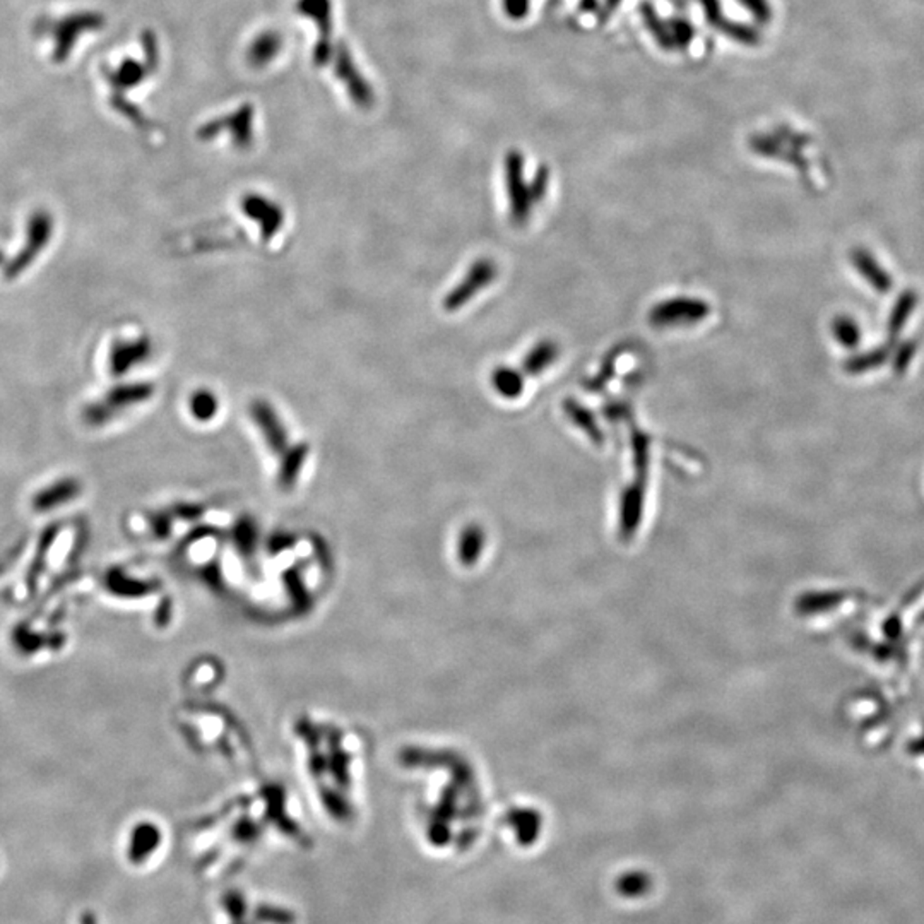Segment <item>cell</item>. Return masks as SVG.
<instances>
[{
	"label": "cell",
	"instance_id": "1",
	"mask_svg": "<svg viewBox=\"0 0 924 924\" xmlns=\"http://www.w3.org/2000/svg\"><path fill=\"white\" fill-rule=\"evenodd\" d=\"M297 758L317 793L322 810L337 823L355 819L351 794L364 767V742L351 727L304 714L291 731Z\"/></svg>",
	"mask_w": 924,
	"mask_h": 924
},
{
	"label": "cell",
	"instance_id": "2",
	"mask_svg": "<svg viewBox=\"0 0 924 924\" xmlns=\"http://www.w3.org/2000/svg\"><path fill=\"white\" fill-rule=\"evenodd\" d=\"M105 19L100 13L86 9H63L40 15L34 23V38L44 48L45 57L53 65H65L74 57L86 38L103 30Z\"/></svg>",
	"mask_w": 924,
	"mask_h": 924
},
{
	"label": "cell",
	"instance_id": "3",
	"mask_svg": "<svg viewBox=\"0 0 924 924\" xmlns=\"http://www.w3.org/2000/svg\"><path fill=\"white\" fill-rule=\"evenodd\" d=\"M154 393H156V385L148 380L119 384V385L112 387L103 395V399L90 403L83 410V420H84V423L96 426V428L105 426L112 420H115L122 411L150 401Z\"/></svg>",
	"mask_w": 924,
	"mask_h": 924
},
{
	"label": "cell",
	"instance_id": "4",
	"mask_svg": "<svg viewBox=\"0 0 924 924\" xmlns=\"http://www.w3.org/2000/svg\"><path fill=\"white\" fill-rule=\"evenodd\" d=\"M53 235V218L45 209H38L33 212L26 225V240L23 243V248L17 252L15 258L5 262L4 277L7 281H13L19 277L26 269H30L33 262L44 252L46 245L52 240Z\"/></svg>",
	"mask_w": 924,
	"mask_h": 924
},
{
	"label": "cell",
	"instance_id": "5",
	"mask_svg": "<svg viewBox=\"0 0 924 924\" xmlns=\"http://www.w3.org/2000/svg\"><path fill=\"white\" fill-rule=\"evenodd\" d=\"M497 264L491 258H478L471 264L468 273L462 276V279L443 297V310L445 312H457L462 306L470 304L471 300L481 293L483 289L491 285L497 279Z\"/></svg>",
	"mask_w": 924,
	"mask_h": 924
},
{
	"label": "cell",
	"instance_id": "6",
	"mask_svg": "<svg viewBox=\"0 0 924 924\" xmlns=\"http://www.w3.org/2000/svg\"><path fill=\"white\" fill-rule=\"evenodd\" d=\"M227 131L238 150H248L254 141V106L245 103L233 113L204 123L199 127L198 137L200 141H212Z\"/></svg>",
	"mask_w": 924,
	"mask_h": 924
},
{
	"label": "cell",
	"instance_id": "7",
	"mask_svg": "<svg viewBox=\"0 0 924 924\" xmlns=\"http://www.w3.org/2000/svg\"><path fill=\"white\" fill-rule=\"evenodd\" d=\"M297 11L312 19L318 28V40L312 61L317 67H324L333 61V0H297Z\"/></svg>",
	"mask_w": 924,
	"mask_h": 924
},
{
	"label": "cell",
	"instance_id": "8",
	"mask_svg": "<svg viewBox=\"0 0 924 924\" xmlns=\"http://www.w3.org/2000/svg\"><path fill=\"white\" fill-rule=\"evenodd\" d=\"M334 74L345 84L349 98L355 105L362 108H370L375 103V92L372 84L362 76L356 63L353 61V55L349 52L348 45L345 42H339L334 46Z\"/></svg>",
	"mask_w": 924,
	"mask_h": 924
},
{
	"label": "cell",
	"instance_id": "9",
	"mask_svg": "<svg viewBox=\"0 0 924 924\" xmlns=\"http://www.w3.org/2000/svg\"><path fill=\"white\" fill-rule=\"evenodd\" d=\"M505 182L512 219L517 225H522L530 216L534 200L530 198V185L524 180V156L519 151H511L505 156Z\"/></svg>",
	"mask_w": 924,
	"mask_h": 924
},
{
	"label": "cell",
	"instance_id": "10",
	"mask_svg": "<svg viewBox=\"0 0 924 924\" xmlns=\"http://www.w3.org/2000/svg\"><path fill=\"white\" fill-rule=\"evenodd\" d=\"M152 341L148 336L117 339L108 351V372L113 377H125L132 368L146 364L152 355Z\"/></svg>",
	"mask_w": 924,
	"mask_h": 924
},
{
	"label": "cell",
	"instance_id": "11",
	"mask_svg": "<svg viewBox=\"0 0 924 924\" xmlns=\"http://www.w3.org/2000/svg\"><path fill=\"white\" fill-rule=\"evenodd\" d=\"M240 209L250 221L258 225L260 238L264 242H271L285 225L283 208L266 196L245 194L240 200Z\"/></svg>",
	"mask_w": 924,
	"mask_h": 924
},
{
	"label": "cell",
	"instance_id": "12",
	"mask_svg": "<svg viewBox=\"0 0 924 924\" xmlns=\"http://www.w3.org/2000/svg\"><path fill=\"white\" fill-rule=\"evenodd\" d=\"M248 413L271 454H281L289 445V433L273 404L256 399L250 403Z\"/></svg>",
	"mask_w": 924,
	"mask_h": 924
},
{
	"label": "cell",
	"instance_id": "13",
	"mask_svg": "<svg viewBox=\"0 0 924 924\" xmlns=\"http://www.w3.org/2000/svg\"><path fill=\"white\" fill-rule=\"evenodd\" d=\"M709 306L702 300H692V298H676L667 300L665 304L656 305L652 308V326L666 327V326H680V324H692L698 322L707 316Z\"/></svg>",
	"mask_w": 924,
	"mask_h": 924
},
{
	"label": "cell",
	"instance_id": "14",
	"mask_svg": "<svg viewBox=\"0 0 924 924\" xmlns=\"http://www.w3.org/2000/svg\"><path fill=\"white\" fill-rule=\"evenodd\" d=\"M308 455H310V445L306 442L289 443L288 447L279 454V468L276 474V483L283 491H291L295 486L298 485Z\"/></svg>",
	"mask_w": 924,
	"mask_h": 924
},
{
	"label": "cell",
	"instance_id": "15",
	"mask_svg": "<svg viewBox=\"0 0 924 924\" xmlns=\"http://www.w3.org/2000/svg\"><path fill=\"white\" fill-rule=\"evenodd\" d=\"M161 844V832L152 823H141L132 831L129 842V860L134 864H142L150 860Z\"/></svg>",
	"mask_w": 924,
	"mask_h": 924
},
{
	"label": "cell",
	"instance_id": "16",
	"mask_svg": "<svg viewBox=\"0 0 924 924\" xmlns=\"http://www.w3.org/2000/svg\"><path fill=\"white\" fill-rule=\"evenodd\" d=\"M283 48V36L277 31H264L247 50V61L252 67H264L277 57Z\"/></svg>",
	"mask_w": 924,
	"mask_h": 924
},
{
	"label": "cell",
	"instance_id": "17",
	"mask_svg": "<svg viewBox=\"0 0 924 924\" xmlns=\"http://www.w3.org/2000/svg\"><path fill=\"white\" fill-rule=\"evenodd\" d=\"M79 493V483L74 478H65L55 485L48 486L44 491H40L34 499V507L38 511H48L59 505L62 501H71Z\"/></svg>",
	"mask_w": 924,
	"mask_h": 924
},
{
	"label": "cell",
	"instance_id": "18",
	"mask_svg": "<svg viewBox=\"0 0 924 924\" xmlns=\"http://www.w3.org/2000/svg\"><path fill=\"white\" fill-rule=\"evenodd\" d=\"M491 385L503 399H517L524 391V379L519 370L499 366L491 374Z\"/></svg>",
	"mask_w": 924,
	"mask_h": 924
},
{
	"label": "cell",
	"instance_id": "19",
	"mask_svg": "<svg viewBox=\"0 0 924 924\" xmlns=\"http://www.w3.org/2000/svg\"><path fill=\"white\" fill-rule=\"evenodd\" d=\"M219 411V401L209 389H198L189 397V413L198 422H211Z\"/></svg>",
	"mask_w": 924,
	"mask_h": 924
},
{
	"label": "cell",
	"instance_id": "20",
	"mask_svg": "<svg viewBox=\"0 0 924 924\" xmlns=\"http://www.w3.org/2000/svg\"><path fill=\"white\" fill-rule=\"evenodd\" d=\"M640 15H642V21L646 23L647 30L651 31L652 36L656 38L657 45L663 46L665 50L675 48L673 42H671V36H669V31H667L666 21H663L659 17L651 2L640 4Z\"/></svg>",
	"mask_w": 924,
	"mask_h": 924
},
{
	"label": "cell",
	"instance_id": "21",
	"mask_svg": "<svg viewBox=\"0 0 924 924\" xmlns=\"http://www.w3.org/2000/svg\"><path fill=\"white\" fill-rule=\"evenodd\" d=\"M557 358V346L550 341L540 343L536 348L530 349L524 360V372L530 375H540L545 372L546 366L555 362Z\"/></svg>",
	"mask_w": 924,
	"mask_h": 924
},
{
	"label": "cell",
	"instance_id": "22",
	"mask_svg": "<svg viewBox=\"0 0 924 924\" xmlns=\"http://www.w3.org/2000/svg\"><path fill=\"white\" fill-rule=\"evenodd\" d=\"M666 24L673 46L686 48L692 44L695 31L688 19H685L682 15H673L669 21H666Z\"/></svg>",
	"mask_w": 924,
	"mask_h": 924
},
{
	"label": "cell",
	"instance_id": "23",
	"mask_svg": "<svg viewBox=\"0 0 924 924\" xmlns=\"http://www.w3.org/2000/svg\"><path fill=\"white\" fill-rule=\"evenodd\" d=\"M719 31L727 34L731 40L743 44V45H758L760 44V33L755 28H750L742 23H734L725 19L719 26Z\"/></svg>",
	"mask_w": 924,
	"mask_h": 924
},
{
	"label": "cell",
	"instance_id": "24",
	"mask_svg": "<svg viewBox=\"0 0 924 924\" xmlns=\"http://www.w3.org/2000/svg\"><path fill=\"white\" fill-rule=\"evenodd\" d=\"M254 916H256V921L262 924H295L297 918L295 914L289 909L285 908H279V906H258V909L254 910Z\"/></svg>",
	"mask_w": 924,
	"mask_h": 924
},
{
	"label": "cell",
	"instance_id": "25",
	"mask_svg": "<svg viewBox=\"0 0 924 924\" xmlns=\"http://www.w3.org/2000/svg\"><path fill=\"white\" fill-rule=\"evenodd\" d=\"M260 833H262V825H258L250 819L238 820L231 829V837L242 844L256 842L260 837Z\"/></svg>",
	"mask_w": 924,
	"mask_h": 924
},
{
	"label": "cell",
	"instance_id": "26",
	"mask_svg": "<svg viewBox=\"0 0 924 924\" xmlns=\"http://www.w3.org/2000/svg\"><path fill=\"white\" fill-rule=\"evenodd\" d=\"M223 908L231 918V921H242L247 914V899L240 890H229L223 895Z\"/></svg>",
	"mask_w": 924,
	"mask_h": 924
},
{
	"label": "cell",
	"instance_id": "27",
	"mask_svg": "<svg viewBox=\"0 0 924 924\" xmlns=\"http://www.w3.org/2000/svg\"><path fill=\"white\" fill-rule=\"evenodd\" d=\"M742 4L743 7L750 13V15L755 17V21L760 24H765L771 21L773 17V9H771V4L769 0H738Z\"/></svg>",
	"mask_w": 924,
	"mask_h": 924
},
{
	"label": "cell",
	"instance_id": "28",
	"mask_svg": "<svg viewBox=\"0 0 924 924\" xmlns=\"http://www.w3.org/2000/svg\"><path fill=\"white\" fill-rule=\"evenodd\" d=\"M501 7L507 17L520 21L530 13V0H501Z\"/></svg>",
	"mask_w": 924,
	"mask_h": 924
},
{
	"label": "cell",
	"instance_id": "29",
	"mask_svg": "<svg viewBox=\"0 0 924 924\" xmlns=\"http://www.w3.org/2000/svg\"><path fill=\"white\" fill-rule=\"evenodd\" d=\"M697 2L705 15V19L713 24L715 30H719V26L725 21L723 11H721V2L719 0H697Z\"/></svg>",
	"mask_w": 924,
	"mask_h": 924
},
{
	"label": "cell",
	"instance_id": "30",
	"mask_svg": "<svg viewBox=\"0 0 924 924\" xmlns=\"http://www.w3.org/2000/svg\"><path fill=\"white\" fill-rule=\"evenodd\" d=\"M548 182H550V173L546 168H540V171L536 173L534 177V182L530 183V198L536 202L540 199L545 196L546 189H548Z\"/></svg>",
	"mask_w": 924,
	"mask_h": 924
},
{
	"label": "cell",
	"instance_id": "31",
	"mask_svg": "<svg viewBox=\"0 0 924 924\" xmlns=\"http://www.w3.org/2000/svg\"><path fill=\"white\" fill-rule=\"evenodd\" d=\"M621 0H605V7H603V19H607L608 15H611L618 5H620Z\"/></svg>",
	"mask_w": 924,
	"mask_h": 924
},
{
	"label": "cell",
	"instance_id": "32",
	"mask_svg": "<svg viewBox=\"0 0 924 924\" xmlns=\"http://www.w3.org/2000/svg\"><path fill=\"white\" fill-rule=\"evenodd\" d=\"M596 5H598V2H596V0H582L580 9H584V11H594V9H596Z\"/></svg>",
	"mask_w": 924,
	"mask_h": 924
},
{
	"label": "cell",
	"instance_id": "33",
	"mask_svg": "<svg viewBox=\"0 0 924 924\" xmlns=\"http://www.w3.org/2000/svg\"><path fill=\"white\" fill-rule=\"evenodd\" d=\"M2 264H5V254L0 250V266H2Z\"/></svg>",
	"mask_w": 924,
	"mask_h": 924
},
{
	"label": "cell",
	"instance_id": "34",
	"mask_svg": "<svg viewBox=\"0 0 924 924\" xmlns=\"http://www.w3.org/2000/svg\"><path fill=\"white\" fill-rule=\"evenodd\" d=\"M233 924H250V923H247V919H242V921H233Z\"/></svg>",
	"mask_w": 924,
	"mask_h": 924
}]
</instances>
